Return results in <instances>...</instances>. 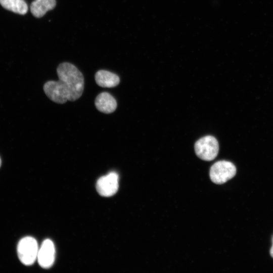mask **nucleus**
Listing matches in <instances>:
<instances>
[{
  "label": "nucleus",
  "instance_id": "5",
  "mask_svg": "<svg viewBox=\"0 0 273 273\" xmlns=\"http://www.w3.org/2000/svg\"><path fill=\"white\" fill-rule=\"evenodd\" d=\"M119 188V177L117 173L111 172L101 177L96 184L98 193L104 197L114 195Z\"/></svg>",
  "mask_w": 273,
  "mask_h": 273
},
{
  "label": "nucleus",
  "instance_id": "11",
  "mask_svg": "<svg viewBox=\"0 0 273 273\" xmlns=\"http://www.w3.org/2000/svg\"><path fill=\"white\" fill-rule=\"evenodd\" d=\"M270 254L271 255V256L273 258V245H272V246L271 247L270 250Z\"/></svg>",
  "mask_w": 273,
  "mask_h": 273
},
{
  "label": "nucleus",
  "instance_id": "7",
  "mask_svg": "<svg viewBox=\"0 0 273 273\" xmlns=\"http://www.w3.org/2000/svg\"><path fill=\"white\" fill-rule=\"evenodd\" d=\"M95 105L99 111L106 114L113 112L117 107L116 100L107 92L101 93L97 96Z\"/></svg>",
  "mask_w": 273,
  "mask_h": 273
},
{
  "label": "nucleus",
  "instance_id": "2",
  "mask_svg": "<svg viewBox=\"0 0 273 273\" xmlns=\"http://www.w3.org/2000/svg\"><path fill=\"white\" fill-rule=\"evenodd\" d=\"M38 246L36 240L26 237L20 240L17 245V254L20 261L25 265H31L37 259Z\"/></svg>",
  "mask_w": 273,
  "mask_h": 273
},
{
  "label": "nucleus",
  "instance_id": "8",
  "mask_svg": "<svg viewBox=\"0 0 273 273\" xmlns=\"http://www.w3.org/2000/svg\"><path fill=\"white\" fill-rule=\"evenodd\" d=\"M97 84L102 87H113L120 82L119 76L111 72L105 70L98 71L95 75Z\"/></svg>",
  "mask_w": 273,
  "mask_h": 273
},
{
  "label": "nucleus",
  "instance_id": "9",
  "mask_svg": "<svg viewBox=\"0 0 273 273\" xmlns=\"http://www.w3.org/2000/svg\"><path fill=\"white\" fill-rule=\"evenodd\" d=\"M56 5V0H34L30 5V11L34 16L40 18L53 9Z\"/></svg>",
  "mask_w": 273,
  "mask_h": 273
},
{
  "label": "nucleus",
  "instance_id": "12",
  "mask_svg": "<svg viewBox=\"0 0 273 273\" xmlns=\"http://www.w3.org/2000/svg\"><path fill=\"white\" fill-rule=\"evenodd\" d=\"M1 163H2V162H1V158H0V167H1Z\"/></svg>",
  "mask_w": 273,
  "mask_h": 273
},
{
  "label": "nucleus",
  "instance_id": "4",
  "mask_svg": "<svg viewBox=\"0 0 273 273\" xmlns=\"http://www.w3.org/2000/svg\"><path fill=\"white\" fill-rule=\"evenodd\" d=\"M236 174L235 165L228 161L221 160L215 162L211 167L209 172L211 181L216 184H222L232 178Z\"/></svg>",
  "mask_w": 273,
  "mask_h": 273
},
{
  "label": "nucleus",
  "instance_id": "1",
  "mask_svg": "<svg viewBox=\"0 0 273 273\" xmlns=\"http://www.w3.org/2000/svg\"><path fill=\"white\" fill-rule=\"evenodd\" d=\"M57 72L59 80L47 81L43 85L47 96L59 104L78 99L84 89V78L81 72L74 65L68 62L60 64Z\"/></svg>",
  "mask_w": 273,
  "mask_h": 273
},
{
  "label": "nucleus",
  "instance_id": "6",
  "mask_svg": "<svg viewBox=\"0 0 273 273\" xmlns=\"http://www.w3.org/2000/svg\"><path fill=\"white\" fill-rule=\"evenodd\" d=\"M37 259L39 265L49 268L54 264L55 259V248L52 241L46 239L39 248Z\"/></svg>",
  "mask_w": 273,
  "mask_h": 273
},
{
  "label": "nucleus",
  "instance_id": "10",
  "mask_svg": "<svg viewBox=\"0 0 273 273\" xmlns=\"http://www.w3.org/2000/svg\"><path fill=\"white\" fill-rule=\"evenodd\" d=\"M0 4L5 9L20 15L28 11V6L24 0H0Z\"/></svg>",
  "mask_w": 273,
  "mask_h": 273
},
{
  "label": "nucleus",
  "instance_id": "3",
  "mask_svg": "<svg viewBox=\"0 0 273 273\" xmlns=\"http://www.w3.org/2000/svg\"><path fill=\"white\" fill-rule=\"evenodd\" d=\"M195 151L197 156L202 160L211 161L214 159L218 154V141L215 138L211 135L202 137L196 142Z\"/></svg>",
  "mask_w": 273,
  "mask_h": 273
}]
</instances>
